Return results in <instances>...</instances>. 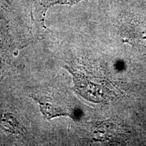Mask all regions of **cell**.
<instances>
[{
    "mask_svg": "<svg viewBox=\"0 0 146 146\" xmlns=\"http://www.w3.org/2000/svg\"><path fill=\"white\" fill-rule=\"evenodd\" d=\"M0 129L9 134L19 135L23 133L19 122L10 112H3L0 115Z\"/></svg>",
    "mask_w": 146,
    "mask_h": 146,
    "instance_id": "cell-5",
    "label": "cell"
},
{
    "mask_svg": "<svg viewBox=\"0 0 146 146\" xmlns=\"http://www.w3.org/2000/svg\"><path fill=\"white\" fill-rule=\"evenodd\" d=\"M5 59L3 54L0 52V83L3 77V74L5 72Z\"/></svg>",
    "mask_w": 146,
    "mask_h": 146,
    "instance_id": "cell-6",
    "label": "cell"
},
{
    "mask_svg": "<svg viewBox=\"0 0 146 146\" xmlns=\"http://www.w3.org/2000/svg\"><path fill=\"white\" fill-rule=\"evenodd\" d=\"M120 29L125 41L146 56V2H135L120 20Z\"/></svg>",
    "mask_w": 146,
    "mask_h": 146,
    "instance_id": "cell-1",
    "label": "cell"
},
{
    "mask_svg": "<svg viewBox=\"0 0 146 146\" xmlns=\"http://www.w3.org/2000/svg\"><path fill=\"white\" fill-rule=\"evenodd\" d=\"M83 1L88 0H39L35 10L33 19L38 22L39 25H43V21L47 10L50 7L56 5H72Z\"/></svg>",
    "mask_w": 146,
    "mask_h": 146,
    "instance_id": "cell-3",
    "label": "cell"
},
{
    "mask_svg": "<svg viewBox=\"0 0 146 146\" xmlns=\"http://www.w3.org/2000/svg\"><path fill=\"white\" fill-rule=\"evenodd\" d=\"M14 17L12 0H0V33L8 31Z\"/></svg>",
    "mask_w": 146,
    "mask_h": 146,
    "instance_id": "cell-4",
    "label": "cell"
},
{
    "mask_svg": "<svg viewBox=\"0 0 146 146\" xmlns=\"http://www.w3.org/2000/svg\"><path fill=\"white\" fill-rule=\"evenodd\" d=\"M31 97L39 104L41 112L47 119L60 116H75V110L59 94L39 91Z\"/></svg>",
    "mask_w": 146,
    "mask_h": 146,
    "instance_id": "cell-2",
    "label": "cell"
}]
</instances>
